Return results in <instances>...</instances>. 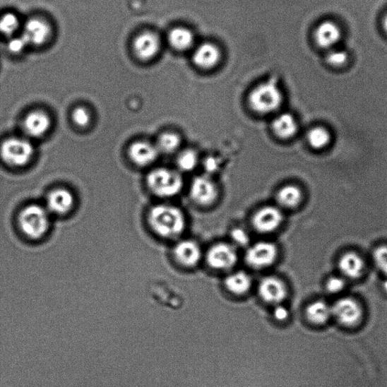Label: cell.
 Listing matches in <instances>:
<instances>
[{
    "instance_id": "29",
    "label": "cell",
    "mask_w": 387,
    "mask_h": 387,
    "mask_svg": "<svg viewBox=\"0 0 387 387\" xmlns=\"http://www.w3.org/2000/svg\"><path fill=\"white\" fill-rule=\"evenodd\" d=\"M349 59L348 52L340 47L327 51L326 61L332 68L345 66Z\"/></svg>"
},
{
    "instance_id": "27",
    "label": "cell",
    "mask_w": 387,
    "mask_h": 387,
    "mask_svg": "<svg viewBox=\"0 0 387 387\" xmlns=\"http://www.w3.org/2000/svg\"><path fill=\"white\" fill-rule=\"evenodd\" d=\"M225 285L230 292L242 295L249 292L251 286V279L246 273L237 272L225 278Z\"/></svg>"
},
{
    "instance_id": "17",
    "label": "cell",
    "mask_w": 387,
    "mask_h": 387,
    "mask_svg": "<svg viewBox=\"0 0 387 387\" xmlns=\"http://www.w3.org/2000/svg\"><path fill=\"white\" fill-rule=\"evenodd\" d=\"M158 155L157 146L145 141L136 142L129 148V155L138 166L145 167L153 164Z\"/></svg>"
},
{
    "instance_id": "21",
    "label": "cell",
    "mask_w": 387,
    "mask_h": 387,
    "mask_svg": "<svg viewBox=\"0 0 387 387\" xmlns=\"http://www.w3.org/2000/svg\"><path fill=\"white\" fill-rule=\"evenodd\" d=\"M167 39L170 47L178 51H186L195 44V36L192 31L184 27L172 29Z\"/></svg>"
},
{
    "instance_id": "37",
    "label": "cell",
    "mask_w": 387,
    "mask_h": 387,
    "mask_svg": "<svg viewBox=\"0 0 387 387\" xmlns=\"http://www.w3.org/2000/svg\"><path fill=\"white\" fill-rule=\"evenodd\" d=\"M218 163H217V161L216 160L213 159V158H209L208 160H207V162H206V167H207V169L208 170H210V171H213V170H215V169H217L218 168Z\"/></svg>"
},
{
    "instance_id": "12",
    "label": "cell",
    "mask_w": 387,
    "mask_h": 387,
    "mask_svg": "<svg viewBox=\"0 0 387 387\" xmlns=\"http://www.w3.org/2000/svg\"><path fill=\"white\" fill-rule=\"evenodd\" d=\"M191 197L199 206H209L217 200L218 190L216 184L208 177L201 176L193 180L191 185Z\"/></svg>"
},
{
    "instance_id": "16",
    "label": "cell",
    "mask_w": 387,
    "mask_h": 387,
    "mask_svg": "<svg viewBox=\"0 0 387 387\" xmlns=\"http://www.w3.org/2000/svg\"><path fill=\"white\" fill-rule=\"evenodd\" d=\"M51 118L42 111L30 112L23 121V131L32 138H40L44 136L51 126Z\"/></svg>"
},
{
    "instance_id": "2",
    "label": "cell",
    "mask_w": 387,
    "mask_h": 387,
    "mask_svg": "<svg viewBox=\"0 0 387 387\" xmlns=\"http://www.w3.org/2000/svg\"><path fill=\"white\" fill-rule=\"evenodd\" d=\"M49 213L47 208L37 204L24 208L18 216V227L24 237L32 242L44 239L50 227Z\"/></svg>"
},
{
    "instance_id": "18",
    "label": "cell",
    "mask_w": 387,
    "mask_h": 387,
    "mask_svg": "<svg viewBox=\"0 0 387 387\" xmlns=\"http://www.w3.org/2000/svg\"><path fill=\"white\" fill-rule=\"evenodd\" d=\"M74 203L73 194L66 189H58L51 191L47 199L49 212L63 215L69 212Z\"/></svg>"
},
{
    "instance_id": "34",
    "label": "cell",
    "mask_w": 387,
    "mask_h": 387,
    "mask_svg": "<svg viewBox=\"0 0 387 387\" xmlns=\"http://www.w3.org/2000/svg\"><path fill=\"white\" fill-rule=\"evenodd\" d=\"M90 112L83 107H78L72 112V120L80 127L87 126L90 121Z\"/></svg>"
},
{
    "instance_id": "11",
    "label": "cell",
    "mask_w": 387,
    "mask_h": 387,
    "mask_svg": "<svg viewBox=\"0 0 387 387\" xmlns=\"http://www.w3.org/2000/svg\"><path fill=\"white\" fill-rule=\"evenodd\" d=\"M238 261L234 247L228 244L213 245L207 254V261L215 270H225L233 267Z\"/></svg>"
},
{
    "instance_id": "7",
    "label": "cell",
    "mask_w": 387,
    "mask_h": 387,
    "mask_svg": "<svg viewBox=\"0 0 387 387\" xmlns=\"http://www.w3.org/2000/svg\"><path fill=\"white\" fill-rule=\"evenodd\" d=\"M331 307L332 317H334L343 326H356L362 318V306L358 301L353 298H341Z\"/></svg>"
},
{
    "instance_id": "35",
    "label": "cell",
    "mask_w": 387,
    "mask_h": 387,
    "mask_svg": "<svg viewBox=\"0 0 387 387\" xmlns=\"http://www.w3.org/2000/svg\"><path fill=\"white\" fill-rule=\"evenodd\" d=\"M232 238L235 243L242 246L247 244L249 242V234L242 229L234 230L232 232Z\"/></svg>"
},
{
    "instance_id": "32",
    "label": "cell",
    "mask_w": 387,
    "mask_h": 387,
    "mask_svg": "<svg viewBox=\"0 0 387 387\" xmlns=\"http://www.w3.org/2000/svg\"><path fill=\"white\" fill-rule=\"evenodd\" d=\"M373 260L379 270L387 276V245H381L375 249Z\"/></svg>"
},
{
    "instance_id": "4",
    "label": "cell",
    "mask_w": 387,
    "mask_h": 387,
    "mask_svg": "<svg viewBox=\"0 0 387 387\" xmlns=\"http://www.w3.org/2000/svg\"><path fill=\"white\" fill-rule=\"evenodd\" d=\"M147 184L154 195L160 198L174 197L184 186V179L178 172L167 168H157L148 175Z\"/></svg>"
},
{
    "instance_id": "14",
    "label": "cell",
    "mask_w": 387,
    "mask_h": 387,
    "mask_svg": "<svg viewBox=\"0 0 387 387\" xmlns=\"http://www.w3.org/2000/svg\"><path fill=\"white\" fill-rule=\"evenodd\" d=\"M259 294L266 302L278 304L285 299L287 290L281 279L270 276L263 278L261 282Z\"/></svg>"
},
{
    "instance_id": "22",
    "label": "cell",
    "mask_w": 387,
    "mask_h": 387,
    "mask_svg": "<svg viewBox=\"0 0 387 387\" xmlns=\"http://www.w3.org/2000/svg\"><path fill=\"white\" fill-rule=\"evenodd\" d=\"M272 126L275 134L283 139L292 138L298 131V124L295 117L289 113L278 116Z\"/></svg>"
},
{
    "instance_id": "3",
    "label": "cell",
    "mask_w": 387,
    "mask_h": 387,
    "mask_svg": "<svg viewBox=\"0 0 387 387\" xmlns=\"http://www.w3.org/2000/svg\"><path fill=\"white\" fill-rule=\"evenodd\" d=\"M249 104L254 112L268 114L278 110L283 102V95L275 80L258 85L249 95Z\"/></svg>"
},
{
    "instance_id": "36",
    "label": "cell",
    "mask_w": 387,
    "mask_h": 387,
    "mask_svg": "<svg viewBox=\"0 0 387 387\" xmlns=\"http://www.w3.org/2000/svg\"><path fill=\"white\" fill-rule=\"evenodd\" d=\"M289 316V311L284 306L278 305L274 310V317L278 321H285Z\"/></svg>"
},
{
    "instance_id": "9",
    "label": "cell",
    "mask_w": 387,
    "mask_h": 387,
    "mask_svg": "<svg viewBox=\"0 0 387 387\" xmlns=\"http://www.w3.org/2000/svg\"><path fill=\"white\" fill-rule=\"evenodd\" d=\"M343 37L341 27L333 20L321 21L315 29L316 44L326 51L339 47Z\"/></svg>"
},
{
    "instance_id": "15",
    "label": "cell",
    "mask_w": 387,
    "mask_h": 387,
    "mask_svg": "<svg viewBox=\"0 0 387 387\" xmlns=\"http://www.w3.org/2000/svg\"><path fill=\"white\" fill-rule=\"evenodd\" d=\"M221 59V52L212 42H203L194 50L192 59L196 66L203 69L216 66Z\"/></svg>"
},
{
    "instance_id": "31",
    "label": "cell",
    "mask_w": 387,
    "mask_h": 387,
    "mask_svg": "<svg viewBox=\"0 0 387 387\" xmlns=\"http://www.w3.org/2000/svg\"><path fill=\"white\" fill-rule=\"evenodd\" d=\"M5 49L9 55L19 56L29 47L27 42L20 34L5 40Z\"/></svg>"
},
{
    "instance_id": "24",
    "label": "cell",
    "mask_w": 387,
    "mask_h": 387,
    "mask_svg": "<svg viewBox=\"0 0 387 387\" xmlns=\"http://www.w3.org/2000/svg\"><path fill=\"white\" fill-rule=\"evenodd\" d=\"M306 314L311 323L324 325L332 317V307L326 301L316 300L307 306Z\"/></svg>"
},
{
    "instance_id": "1",
    "label": "cell",
    "mask_w": 387,
    "mask_h": 387,
    "mask_svg": "<svg viewBox=\"0 0 387 387\" xmlns=\"http://www.w3.org/2000/svg\"><path fill=\"white\" fill-rule=\"evenodd\" d=\"M150 229L161 238L172 239L178 237L186 229L184 213L174 206L160 204L148 213Z\"/></svg>"
},
{
    "instance_id": "6",
    "label": "cell",
    "mask_w": 387,
    "mask_h": 387,
    "mask_svg": "<svg viewBox=\"0 0 387 387\" xmlns=\"http://www.w3.org/2000/svg\"><path fill=\"white\" fill-rule=\"evenodd\" d=\"M52 26L48 20L35 16L23 23L20 34L29 47H40L47 44L52 38Z\"/></svg>"
},
{
    "instance_id": "30",
    "label": "cell",
    "mask_w": 387,
    "mask_h": 387,
    "mask_svg": "<svg viewBox=\"0 0 387 387\" xmlns=\"http://www.w3.org/2000/svg\"><path fill=\"white\" fill-rule=\"evenodd\" d=\"M198 164V155L193 150H186L181 153L177 157V165L182 171L190 172L195 169Z\"/></svg>"
},
{
    "instance_id": "38",
    "label": "cell",
    "mask_w": 387,
    "mask_h": 387,
    "mask_svg": "<svg viewBox=\"0 0 387 387\" xmlns=\"http://www.w3.org/2000/svg\"><path fill=\"white\" fill-rule=\"evenodd\" d=\"M382 27L387 34V13L384 15L383 20H382Z\"/></svg>"
},
{
    "instance_id": "39",
    "label": "cell",
    "mask_w": 387,
    "mask_h": 387,
    "mask_svg": "<svg viewBox=\"0 0 387 387\" xmlns=\"http://www.w3.org/2000/svg\"><path fill=\"white\" fill-rule=\"evenodd\" d=\"M386 279L384 282H383V288L385 290V292L387 293V276H386Z\"/></svg>"
},
{
    "instance_id": "33",
    "label": "cell",
    "mask_w": 387,
    "mask_h": 387,
    "mask_svg": "<svg viewBox=\"0 0 387 387\" xmlns=\"http://www.w3.org/2000/svg\"><path fill=\"white\" fill-rule=\"evenodd\" d=\"M346 287L347 282L343 276L331 277L326 282V290L331 294L343 292Z\"/></svg>"
},
{
    "instance_id": "40",
    "label": "cell",
    "mask_w": 387,
    "mask_h": 387,
    "mask_svg": "<svg viewBox=\"0 0 387 387\" xmlns=\"http://www.w3.org/2000/svg\"><path fill=\"white\" fill-rule=\"evenodd\" d=\"M0 40H1V39H0Z\"/></svg>"
},
{
    "instance_id": "13",
    "label": "cell",
    "mask_w": 387,
    "mask_h": 387,
    "mask_svg": "<svg viewBox=\"0 0 387 387\" xmlns=\"http://www.w3.org/2000/svg\"><path fill=\"white\" fill-rule=\"evenodd\" d=\"M284 217L280 209L266 206L258 210L254 216L253 225L257 232L271 233L280 227Z\"/></svg>"
},
{
    "instance_id": "19",
    "label": "cell",
    "mask_w": 387,
    "mask_h": 387,
    "mask_svg": "<svg viewBox=\"0 0 387 387\" xmlns=\"http://www.w3.org/2000/svg\"><path fill=\"white\" fill-rule=\"evenodd\" d=\"M339 270L344 278L358 279L364 273V262L357 253L348 252L344 254L339 260Z\"/></svg>"
},
{
    "instance_id": "5",
    "label": "cell",
    "mask_w": 387,
    "mask_h": 387,
    "mask_svg": "<svg viewBox=\"0 0 387 387\" xmlns=\"http://www.w3.org/2000/svg\"><path fill=\"white\" fill-rule=\"evenodd\" d=\"M35 155L33 145L25 138L12 137L6 139L0 146V156L6 164L12 167H23Z\"/></svg>"
},
{
    "instance_id": "23",
    "label": "cell",
    "mask_w": 387,
    "mask_h": 387,
    "mask_svg": "<svg viewBox=\"0 0 387 387\" xmlns=\"http://www.w3.org/2000/svg\"><path fill=\"white\" fill-rule=\"evenodd\" d=\"M23 23L14 12L6 11L0 13V39L7 40L20 33Z\"/></svg>"
},
{
    "instance_id": "28",
    "label": "cell",
    "mask_w": 387,
    "mask_h": 387,
    "mask_svg": "<svg viewBox=\"0 0 387 387\" xmlns=\"http://www.w3.org/2000/svg\"><path fill=\"white\" fill-rule=\"evenodd\" d=\"M180 145L181 139L178 134L167 132L159 136L156 146L159 153L172 154L177 152Z\"/></svg>"
},
{
    "instance_id": "26",
    "label": "cell",
    "mask_w": 387,
    "mask_h": 387,
    "mask_svg": "<svg viewBox=\"0 0 387 387\" xmlns=\"http://www.w3.org/2000/svg\"><path fill=\"white\" fill-rule=\"evenodd\" d=\"M277 201L279 204L285 208H296L302 202L304 194L298 186L287 185L278 191Z\"/></svg>"
},
{
    "instance_id": "25",
    "label": "cell",
    "mask_w": 387,
    "mask_h": 387,
    "mask_svg": "<svg viewBox=\"0 0 387 387\" xmlns=\"http://www.w3.org/2000/svg\"><path fill=\"white\" fill-rule=\"evenodd\" d=\"M306 141L311 148L316 150H323L331 145L332 134L327 127L316 126L308 131Z\"/></svg>"
},
{
    "instance_id": "10",
    "label": "cell",
    "mask_w": 387,
    "mask_h": 387,
    "mask_svg": "<svg viewBox=\"0 0 387 387\" xmlns=\"http://www.w3.org/2000/svg\"><path fill=\"white\" fill-rule=\"evenodd\" d=\"M277 254V247L274 244L262 242L255 244L247 250L245 259L251 267L263 268L275 261Z\"/></svg>"
},
{
    "instance_id": "8",
    "label": "cell",
    "mask_w": 387,
    "mask_h": 387,
    "mask_svg": "<svg viewBox=\"0 0 387 387\" xmlns=\"http://www.w3.org/2000/svg\"><path fill=\"white\" fill-rule=\"evenodd\" d=\"M133 52L136 58L143 61L153 60L161 48L160 37L153 31L146 30L138 34L133 42Z\"/></svg>"
},
{
    "instance_id": "20",
    "label": "cell",
    "mask_w": 387,
    "mask_h": 387,
    "mask_svg": "<svg viewBox=\"0 0 387 387\" xmlns=\"http://www.w3.org/2000/svg\"><path fill=\"white\" fill-rule=\"evenodd\" d=\"M174 254L178 262L187 267L195 266L201 258L199 245L190 240L178 243L174 249Z\"/></svg>"
}]
</instances>
